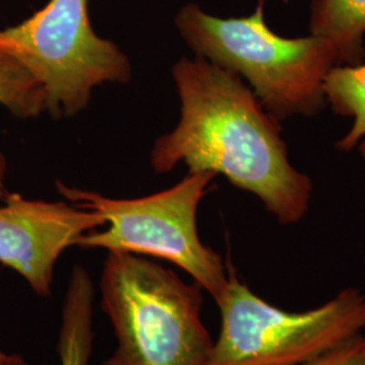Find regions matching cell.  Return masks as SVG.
<instances>
[{"instance_id":"2","label":"cell","mask_w":365,"mask_h":365,"mask_svg":"<svg viewBox=\"0 0 365 365\" xmlns=\"http://www.w3.org/2000/svg\"><path fill=\"white\" fill-rule=\"evenodd\" d=\"M265 0L242 18H220L197 4L184 6L176 27L196 57L247 78L265 111L277 120L312 117L327 106L325 78L337 66L322 37L286 38L265 22Z\"/></svg>"},{"instance_id":"9","label":"cell","mask_w":365,"mask_h":365,"mask_svg":"<svg viewBox=\"0 0 365 365\" xmlns=\"http://www.w3.org/2000/svg\"><path fill=\"white\" fill-rule=\"evenodd\" d=\"M310 10V34L333 45L337 66L363 64L365 0H313Z\"/></svg>"},{"instance_id":"5","label":"cell","mask_w":365,"mask_h":365,"mask_svg":"<svg viewBox=\"0 0 365 365\" xmlns=\"http://www.w3.org/2000/svg\"><path fill=\"white\" fill-rule=\"evenodd\" d=\"M221 299V331L203 365H302L365 329V294L341 289L325 304L292 313L261 299L232 267Z\"/></svg>"},{"instance_id":"12","label":"cell","mask_w":365,"mask_h":365,"mask_svg":"<svg viewBox=\"0 0 365 365\" xmlns=\"http://www.w3.org/2000/svg\"><path fill=\"white\" fill-rule=\"evenodd\" d=\"M302 365H365V336L356 333Z\"/></svg>"},{"instance_id":"1","label":"cell","mask_w":365,"mask_h":365,"mask_svg":"<svg viewBox=\"0 0 365 365\" xmlns=\"http://www.w3.org/2000/svg\"><path fill=\"white\" fill-rule=\"evenodd\" d=\"M172 73L182 117L175 130L157 140L153 168L163 173L184 161L190 172L221 173L257 196L279 223L303 220L313 182L289 164L280 122L241 76L200 57L182 58Z\"/></svg>"},{"instance_id":"14","label":"cell","mask_w":365,"mask_h":365,"mask_svg":"<svg viewBox=\"0 0 365 365\" xmlns=\"http://www.w3.org/2000/svg\"><path fill=\"white\" fill-rule=\"evenodd\" d=\"M0 365H27V363L26 360L19 354L0 351Z\"/></svg>"},{"instance_id":"13","label":"cell","mask_w":365,"mask_h":365,"mask_svg":"<svg viewBox=\"0 0 365 365\" xmlns=\"http://www.w3.org/2000/svg\"><path fill=\"white\" fill-rule=\"evenodd\" d=\"M6 172H7V161H6V157L3 156V153L0 152V200H4L10 194L4 184Z\"/></svg>"},{"instance_id":"10","label":"cell","mask_w":365,"mask_h":365,"mask_svg":"<svg viewBox=\"0 0 365 365\" xmlns=\"http://www.w3.org/2000/svg\"><path fill=\"white\" fill-rule=\"evenodd\" d=\"M325 96L331 110L352 118V129L337 143L342 152L359 148L365 158V64L333 66L325 78Z\"/></svg>"},{"instance_id":"6","label":"cell","mask_w":365,"mask_h":365,"mask_svg":"<svg viewBox=\"0 0 365 365\" xmlns=\"http://www.w3.org/2000/svg\"><path fill=\"white\" fill-rule=\"evenodd\" d=\"M0 52L42 84L53 117L78 114L93 87L128 83L131 75L128 56L93 31L88 0H49L22 24L0 29Z\"/></svg>"},{"instance_id":"8","label":"cell","mask_w":365,"mask_h":365,"mask_svg":"<svg viewBox=\"0 0 365 365\" xmlns=\"http://www.w3.org/2000/svg\"><path fill=\"white\" fill-rule=\"evenodd\" d=\"M93 298L91 276L76 265L68 282L61 312L57 345L60 365H90L95 337Z\"/></svg>"},{"instance_id":"7","label":"cell","mask_w":365,"mask_h":365,"mask_svg":"<svg viewBox=\"0 0 365 365\" xmlns=\"http://www.w3.org/2000/svg\"><path fill=\"white\" fill-rule=\"evenodd\" d=\"M0 207V264L21 274L42 298L52 295L56 261L81 235L106 225L91 210L9 194Z\"/></svg>"},{"instance_id":"3","label":"cell","mask_w":365,"mask_h":365,"mask_svg":"<svg viewBox=\"0 0 365 365\" xmlns=\"http://www.w3.org/2000/svg\"><path fill=\"white\" fill-rule=\"evenodd\" d=\"M202 289L140 255L108 252L101 304L118 346L103 365L205 364L214 341L202 321Z\"/></svg>"},{"instance_id":"4","label":"cell","mask_w":365,"mask_h":365,"mask_svg":"<svg viewBox=\"0 0 365 365\" xmlns=\"http://www.w3.org/2000/svg\"><path fill=\"white\" fill-rule=\"evenodd\" d=\"M217 175L188 172L170 190L138 199H111L71 188L57 182L58 192L81 209L105 218V232H88L78 247L128 252L170 261L207 291L215 303L221 299L229 272L220 253L203 245L196 229V212L211 180Z\"/></svg>"},{"instance_id":"11","label":"cell","mask_w":365,"mask_h":365,"mask_svg":"<svg viewBox=\"0 0 365 365\" xmlns=\"http://www.w3.org/2000/svg\"><path fill=\"white\" fill-rule=\"evenodd\" d=\"M45 90L36 76L13 56L0 52V105L15 117H37L45 110Z\"/></svg>"}]
</instances>
